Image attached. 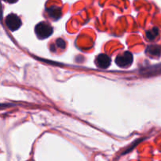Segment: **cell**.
<instances>
[{"label": "cell", "mask_w": 161, "mask_h": 161, "mask_svg": "<svg viewBox=\"0 0 161 161\" xmlns=\"http://www.w3.org/2000/svg\"><path fill=\"white\" fill-rule=\"evenodd\" d=\"M95 63L98 68L103 69H107L111 64V58L106 54H99L96 58Z\"/></svg>", "instance_id": "cell-4"}, {"label": "cell", "mask_w": 161, "mask_h": 161, "mask_svg": "<svg viewBox=\"0 0 161 161\" xmlns=\"http://www.w3.org/2000/svg\"><path fill=\"white\" fill-rule=\"evenodd\" d=\"M47 14L53 20L59 19L61 16V9L58 6H51L47 9Z\"/></svg>", "instance_id": "cell-5"}, {"label": "cell", "mask_w": 161, "mask_h": 161, "mask_svg": "<svg viewBox=\"0 0 161 161\" xmlns=\"http://www.w3.org/2000/svg\"><path fill=\"white\" fill-rule=\"evenodd\" d=\"M158 34H159L158 28H153V29L149 30V31L146 32V36H147L148 39H150V40H153V39H156V37L158 36Z\"/></svg>", "instance_id": "cell-7"}, {"label": "cell", "mask_w": 161, "mask_h": 161, "mask_svg": "<svg viewBox=\"0 0 161 161\" xmlns=\"http://www.w3.org/2000/svg\"><path fill=\"white\" fill-rule=\"evenodd\" d=\"M3 1L6 2V3H17L18 0H3Z\"/></svg>", "instance_id": "cell-9"}, {"label": "cell", "mask_w": 161, "mask_h": 161, "mask_svg": "<svg viewBox=\"0 0 161 161\" xmlns=\"http://www.w3.org/2000/svg\"><path fill=\"white\" fill-rule=\"evenodd\" d=\"M21 20L18 16L14 14H10L6 17V25L10 31H14L21 26Z\"/></svg>", "instance_id": "cell-3"}, {"label": "cell", "mask_w": 161, "mask_h": 161, "mask_svg": "<svg viewBox=\"0 0 161 161\" xmlns=\"http://www.w3.org/2000/svg\"><path fill=\"white\" fill-rule=\"evenodd\" d=\"M56 45L58 46V47H60L61 49H64V47H65V42H64L63 39H58V40L56 41Z\"/></svg>", "instance_id": "cell-8"}, {"label": "cell", "mask_w": 161, "mask_h": 161, "mask_svg": "<svg viewBox=\"0 0 161 161\" xmlns=\"http://www.w3.org/2000/svg\"><path fill=\"white\" fill-rule=\"evenodd\" d=\"M116 63L120 68L130 67L133 63V54L129 51L124 52L123 54L116 57Z\"/></svg>", "instance_id": "cell-2"}, {"label": "cell", "mask_w": 161, "mask_h": 161, "mask_svg": "<svg viewBox=\"0 0 161 161\" xmlns=\"http://www.w3.org/2000/svg\"><path fill=\"white\" fill-rule=\"evenodd\" d=\"M147 53H149L150 56H158L161 54V47L158 46H151L148 47Z\"/></svg>", "instance_id": "cell-6"}, {"label": "cell", "mask_w": 161, "mask_h": 161, "mask_svg": "<svg viewBox=\"0 0 161 161\" xmlns=\"http://www.w3.org/2000/svg\"><path fill=\"white\" fill-rule=\"evenodd\" d=\"M35 32L39 39H47L53 33V28L47 22H40L35 28Z\"/></svg>", "instance_id": "cell-1"}]
</instances>
